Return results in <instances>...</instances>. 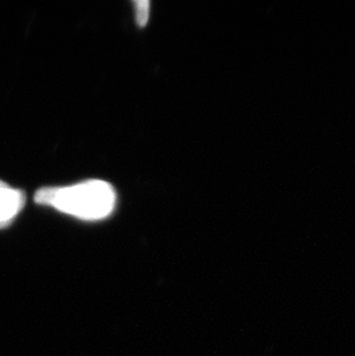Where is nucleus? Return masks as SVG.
<instances>
[{"label": "nucleus", "instance_id": "7ed1b4c3", "mask_svg": "<svg viewBox=\"0 0 355 356\" xmlns=\"http://www.w3.org/2000/svg\"><path fill=\"white\" fill-rule=\"evenodd\" d=\"M135 20L140 27H144L149 21V12H150V3L148 0H138L134 1Z\"/></svg>", "mask_w": 355, "mask_h": 356}, {"label": "nucleus", "instance_id": "f257e3e1", "mask_svg": "<svg viewBox=\"0 0 355 356\" xmlns=\"http://www.w3.org/2000/svg\"><path fill=\"white\" fill-rule=\"evenodd\" d=\"M35 202L81 220L95 222L113 212L117 193L109 182L93 179L65 187H43L35 194Z\"/></svg>", "mask_w": 355, "mask_h": 356}, {"label": "nucleus", "instance_id": "f03ea898", "mask_svg": "<svg viewBox=\"0 0 355 356\" xmlns=\"http://www.w3.org/2000/svg\"><path fill=\"white\" fill-rule=\"evenodd\" d=\"M24 204V193L0 180V229L10 225L20 215Z\"/></svg>", "mask_w": 355, "mask_h": 356}]
</instances>
